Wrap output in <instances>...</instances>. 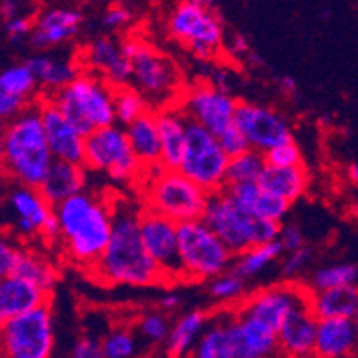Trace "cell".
<instances>
[{
	"instance_id": "9a60e30c",
	"label": "cell",
	"mask_w": 358,
	"mask_h": 358,
	"mask_svg": "<svg viewBox=\"0 0 358 358\" xmlns=\"http://www.w3.org/2000/svg\"><path fill=\"white\" fill-rule=\"evenodd\" d=\"M234 125L246 136L250 148L260 154L292 141V130L285 116L268 106L239 102Z\"/></svg>"
},
{
	"instance_id": "d590c367",
	"label": "cell",
	"mask_w": 358,
	"mask_h": 358,
	"mask_svg": "<svg viewBox=\"0 0 358 358\" xmlns=\"http://www.w3.org/2000/svg\"><path fill=\"white\" fill-rule=\"evenodd\" d=\"M38 80L27 63L9 64L0 73V95L15 96L29 103H36L34 93L38 90Z\"/></svg>"
},
{
	"instance_id": "1f68e13d",
	"label": "cell",
	"mask_w": 358,
	"mask_h": 358,
	"mask_svg": "<svg viewBox=\"0 0 358 358\" xmlns=\"http://www.w3.org/2000/svg\"><path fill=\"white\" fill-rule=\"evenodd\" d=\"M259 185L266 193L278 196L287 203H294L303 196L308 187V173L303 166L296 168H275L268 166Z\"/></svg>"
},
{
	"instance_id": "f907efd6",
	"label": "cell",
	"mask_w": 358,
	"mask_h": 358,
	"mask_svg": "<svg viewBox=\"0 0 358 358\" xmlns=\"http://www.w3.org/2000/svg\"><path fill=\"white\" fill-rule=\"evenodd\" d=\"M70 358H103L102 341L90 335H83L71 348Z\"/></svg>"
},
{
	"instance_id": "836d02e7",
	"label": "cell",
	"mask_w": 358,
	"mask_h": 358,
	"mask_svg": "<svg viewBox=\"0 0 358 358\" xmlns=\"http://www.w3.org/2000/svg\"><path fill=\"white\" fill-rule=\"evenodd\" d=\"M13 276H18V278L25 280L29 284L36 285L48 296H50L55 284H57V269H55L54 264L47 257L24 248V246H22L20 257H18Z\"/></svg>"
},
{
	"instance_id": "30bf717a",
	"label": "cell",
	"mask_w": 358,
	"mask_h": 358,
	"mask_svg": "<svg viewBox=\"0 0 358 358\" xmlns=\"http://www.w3.org/2000/svg\"><path fill=\"white\" fill-rule=\"evenodd\" d=\"M84 168L107 175L115 182H132L143 175V166L132 152L125 127L118 123L87 136Z\"/></svg>"
},
{
	"instance_id": "60d3db41",
	"label": "cell",
	"mask_w": 358,
	"mask_h": 358,
	"mask_svg": "<svg viewBox=\"0 0 358 358\" xmlns=\"http://www.w3.org/2000/svg\"><path fill=\"white\" fill-rule=\"evenodd\" d=\"M171 321H169L168 314L162 312L161 308L155 310H148L139 317L138 330L139 337L148 344H164L168 338L169 330H171Z\"/></svg>"
},
{
	"instance_id": "6da1fadb",
	"label": "cell",
	"mask_w": 358,
	"mask_h": 358,
	"mask_svg": "<svg viewBox=\"0 0 358 358\" xmlns=\"http://www.w3.org/2000/svg\"><path fill=\"white\" fill-rule=\"evenodd\" d=\"M139 216L141 210L127 205L115 209L113 236L95 266V275L106 284L154 287L168 282L143 244Z\"/></svg>"
},
{
	"instance_id": "11a10c76",
	"label": "cell",
	"mask_w": 358,
	"mask_h": 358,
	"mask_svg": "<svg viewBox=\"0 0 358 358\" xmlns=\"http://www.w3.org/2000/svg\"><path fill=\"white\" fill-rule=\"evenodd\" d=\"M180 307H182V296L178 294V292L169 291L159 298V308H161L162 312H166V314L178 310Z\"/></svg>"
},
{
	"instance_id": "74e56055",
	"label": "cell",
	"mask_w": 358,
	"mask_h": 358,
	"mask_svg": "<svg viewBox=\"0 0 358 358\" xmlns=\"http://www.w3.org/2000/svg\"><path fill=\"white\" fill-rule=\"evenodd\" d=\"M266 168V155L257 150H248L246 154L232 157L227 169V187L237 184H259Z\"/></svg>"
},
{
	"instance_id": "4dcf8cb0",
	"label": "cell",
	"mask_w": 358,
	"mask_h": 358,
	"mask_svg": "<svg viewBox=\"0 0 358 358\" xmlns=\"http://www.w3.org/2000/svg\"><path fill=\"white\" fill-rule=\"evenodd\" d=\"M132 152L141 162L143 169L161 164V134H159L157 113L150 110L136 120L132 125L125 127Z\"/></svg>"
},
{
	"instance_id": "8d00e7d4",
	"label": "cell",
	"mask_w": 358,
	"mask_h": 358,
	"mask_svg": "<svg viewBox=\"0 0 358 358\" xmlns=\"http://www.w3.org/2000/svg\"><path fill=\"white\" fill-rule=\"evenodd\" d=\"M358 284V266L353 262L328 264L314 271L310 278V291L323 292L331 289L350 287Z\"/></svg>"
},
{
	"instance_id": "7402d4cb",
	"label": "cell",
	"mask_w": 358,
	"mask_h": 358,
	"mask_svg": "<svg viewBox=\"0 0 358 358\" xmlns=\"http://www.w3.org/2000/svg\"><path fill=\"white\" fill-rule=\"evenodd\" d=\"M189 358H239L236 310H221L210 315L209 324Z\"/></svg>"
},
{
	"instance_id": "603a6c76",
	"label": "cell",
	"mask_w": 358,
	"mask_h": 358,
	"mask_svg": "<svg viewBox=\"0 0 358 358\" xmlns=\"http://www.w3.org/2000/svg\"><path fill=\"white\" fill-rule=\"evenodd\" d=\"M25 63L34 73L40 90L45 91V96L59 93L84 71L80 59L66 57V55L36 54L29 57Z\"/></svg>"
},
{
	"instance_id": "816d5d0a",
	"label": "cell",
	"mask_w": 358,
	"mask_h": 358,
	"mask_svg": "<svg viewBox=\"0 0 358 358\" xmlns=\"http://www.w3.org/2000/svg\"><path fill=\"white\" fill-rule=\"evenodd\" d=\"M207 83L210 86L217 87V90L224 91V93H230L232 95V86H234V75L232 71L229 70L223 64H217V66H213L209 71V77H207Z\"/></svg>"
},
{
	"instance_id": "9c48e42d",
	"label": "cell",
	"mask_w": 358,
	"mask_h": 358,
	"mask_svg": "<svg viewBox=\"0 0 358 358\" xmlns=\"http://www.w3.org/2000/svg\"><path fill=\"white\" fill-rule=\"evenodd\" d=\"M178 253L184 282L209 284L216 276L232 271L236 260V255L201 220L178 224Z\"/></svg>"
},
{
	"instance_id": "681fc988",
	"label": "cell",
	"mask_w": 358,
	"mask_h": 358,
	"mask_svg": "<svg viewBox=\"0 0 358 358\" xmlns=\"http://www.w3.org/2000/svg\"><path fill=\"white\" fill-rule=\"evenodd\" d=\"M32 31H34V16L31 15L15 16L11 20L4 22V32L9 38V41H13V43L20 41L25 36L31 38Z\"/></svg>"
},
{
	"instance_id": "5b68a950",
	"label": "cell",
	"mask_w": 358,
	"mask_h": 358,
	"mask_svg": "<svg viewBox=\"0 0 358 358\" xmlns=\"http://www.w3.org/2000/svg\"><path fill=\"white\" fill-rule=\"evenodd\" d=\"M145 209L154 210L173 223H191L203 217L210 194L182 175L162 164L143 169Z\"/></svg>"
},
{
	"instance_id": "d6986e66",
	"label": "cell",
	"mask_w": 358,
	"mask_h": 358,
	"mask_svg": "<svg viewBox=\"0 0 358 358\" xmlns=\"http://www.w3.org/2000/svg\"><path fill=\"white\" fill-rule=\"evenodd\" d=\"M40 107L45 136H47V143L55 161L84 166L86 138L64 118L63 113L47 96L40 100Z\"/></svg>"
},
{
	"instance_id": "e575fe53",
	"label": "cell",
	"mask_w": 358,
	"mask_h": 358,
	"mask_svg": "<svg viewBox=\"0 0 358 358\" xmlns=\"http://www.w3.org/2000/svg\"><path fill=\"white\" fill-rule=\"evenodd\" d=\"M282 253H284V248L280 246L278 241L252 246V248L244 250L243 253L236 255L232 271L248 282V280L262 275L264 271H268L271 268V264L282 257Z\"/></svg>"
},
{
	"instance_id": "7c38bea8",
	"label": "cell",
	"mask_w": 358,
	"mask_h": 358,
	"mask_svg": "<svg viewBox=\"0 0 358 358\" xmlns=\"http://www.w3.org/2000/svg\"><path fill=\"white\" fill-rule=\"evenodd\" d=\"M54 344L50 303L2 323V358H52Z\"/></svg>"
},
{
	"instance_id": "4fadbf2b",
	"label": "cell",
	"mask_w": 358,
	"mask_h": 358,
	"mask_svg": "<svg viewBox=\"0 0 358 358\" xmlns=\"http://www.w3.org/2000/svg\"><path fill=\"white\" fill-rule=\"evenodd\" d=\"M310 289L296 285L294 282H285L253 292L237 307L236 312L278 334L280 328L298 308L310 305Z\"/></svg>"
},
{
	"instance_id": "f1b7e54d",
	"label": "cell",
	"mask_w": 358,
	"mask_h": 358,
	"mask_svg": "<svg viewBox=\"0 0 358 358\" xmlns=\"http://www.w3.org/2000/svg\"><path fill=\"white\" fill-rule=\"evenodd\" d=\"M236 341L239 358H278V334L236 312Z\"/></svg>"
},
{
	"instance_id": "7bdbcfd3",
	"label": "cell",
	"mask_w": 358,
	"mask_h": 358,
	"mask_svg": "<svg viewBox=\"0 0 358 358\" xmlns=\"http://www.w3.org/2000/svg\"><path fill=\"white\" fill-rule=\"evenodd\" d=\"M264 155H266L268 166H275V168H296V166H303V162H301V150L296 145L294 139L269 150L268 154Z\"/></svg>"
},
{
	"instance_id": "44dd1931",
	"label": "cell",
	"mask_w": 358,
	"mask_h": 358,
	"mask_svg": "<svg viewBox=\"0 0 358 358\" xmlns=\"http://www.w3.org/2000/svg\"><path fill=\"white\" fill-rule=\"evenodd\" d=\"M317 328L319 319L310 310V305L298 308L280 328V353L287 358H314Z\"/></svg>"
},
{
	"instance_id": "8992f818",
	"label": "cell",
	"mask_w": 358,
	"mask_h": 358,
	"mask_svg": "<svg viewBox=\"0 0 358 358\" xmlns=\"http://www.w3.org/2000/svg\"><path fill=\"white\" fill-rule=\"evenodd\" d=\"M122 50L132 63V84L152 107L159 110L178 106L171 102L173 96L182 99V79L177 64L155 47L139 38L122 40Z\"/></svg>"
},
{
	"instance_id": "7a4b0ae2",
	"label": "cell",
	"mask_w": 358,
	"mask_h": 358,
	"mask_svg": "<svg viewBox=\"0 0 358 358\" xmlns=\"http://www.w3.org/2000/svg\"><path fill=\"white\" fill-rule=\"evenodd\" d=\"M61 227V244L68 259L83 268H95L113 236L115 210L90 191L54 207Z\"/></svg>"
},
{
	"instance_id": "277c9868",
	"label": "cell",
	"mask_w": 358,
	"mask_h": 358,
	"mask_svg": "<svg viewBox=\"0 0 358 358\" xmlns=\"http://www.w3.org/2000/svg\"><path fill=\"white\" fill-rule=\"evenodd\" d=\"M115 90L99 75L83 71L70 86L47 99L87 138L95 130L116 125Z\"/></svg>"
},
{
	"instance_id": "8fae6325",
	"label": "cell",
	"mask_w": 358,
	"mask_h": 358,
	"mask_svg": "<svg viewBox=\"0 0 358 358\" xmlns=\"http://www.w3.org/2000/svg\"><path fill=\"white\" fill-rule=\"evenodd\" d=\"M230 157L221 148L217 136L196 123L189 122L187 141H185L184 159H182V175L200 185L209 194L227 189V169Z\"/></svg>"
},
{
	"instance_id": "bcb514c9",
	"label": "cell",
	"mask_w": 358,
	"mask_h": 358,
	"mask_svg": "<svg viewBox=\"0 0 358 358\" xmlns=\"http://www.w3.org/2000/svg\"><path fill=\"white\" fill-rule=\"evenodd\" d=\"M217 139H220V145L221 148L224 150V154L229 155L230 159L237 157V155L241 154H246L248 150H252L250 148V143L248 139H246V136H244L236 125H232L230 129L224 130L223 134L217 136Z\"/></svg>"
},
{
	"instance_id": "5bb4252c",
	"label": "cell",
	"mask_w": 358,
	"mask_h": 358,
	"mask_svg": "<svg viewBox=\"0 0 358 358\" xmlns=\"http://www.w3.org/2000/svg\"><path fill=\"white\" fill-rule=\"evenodd\" d=\"M239 100L230 93L210 86L207 80L193 84L184 91L178 107L189 122L203 127L210 134L221 136L236 122Z\"/></svg>"
},
{
	"instance_id": "52a82bcc",
	"label": "cell",
	"mask_w": 358,
	"mask_h": 358,
	"mask_svg": "<svg viewBox=\"0 0 358 358\" xmlns=\"http://www.w3.org/2000/svg\"><path fill=\"white\" fill-rule=\"evenodd\" d=\"M201 221L223 241L234 255H239L252 246L275 243L278 241L282 227L275 221L250 216L234 201L227 189L210 194Z\"/></svg>"
},
{
	"instance_id": "cb8c5ba5",
	"label": "cell",
	"mask_w": 358,
	"mask_h": 358,
	"mask_svg": "<svg viewBox=\"0 0 358 358\" xmlns=\"http://www.w3.org/2000/svg\"><path fill=\"white\" fill-rule=\"evenodd\" d=\"M157 113L159 134H161V164L166 169L178 171L184 159L185 141H187V129L189 120L185 118L178 106L166 107Z\"/></svg>"
},
{
	"instance_id": "94428289",
	"label": "cell",
	"mask_w": 358,
	"mask_h": 358,
	"mask_svg": "<svg viewBox=\"0 0 358 358\" xmlns=\"http://www.w3.org/2000/svg\"><path fill=\"white\" fill-rule=\"evenodd\" d=\"M353 323H355V327H357V331H358V312H357V315H355Z\"/></svg>"
},
{
	"instance_id": "ba28073f",
	"label": "cell",
	"mask_w": 358,
	"mask_h": 358,
	"mask_svg": "<svg viewBox=\"0 0 358 358\" xmlns=\"http://www.w3.org/2000/svg\"><path fill=\"white\" fill-rule=\"evenodd\" d=\"M168 32L196 59L209 63L224 48V27L213 2L184 0L168 16Z\"/></svg>"
},
{
	"instance_id": "2e32d148",
	"label": "cell",
	"mask_w": 358,
	"mask_h": 358,
	"mask_svg": "<svg viewBox=\"0 0 358 358\" xmlns=\"http://www.w3.org/2000/svg\"><path fill=\"white\" fill-rule=\"evenodd\" d=\"M6 213L9 214L8 224L13 236L20 241H32L41 237V230L54 213V207L38 187L9 182Z\"/></svg>"
},
{
	"instance_id": "db71d44e",
	"label": "cell",
	"mask_w": 358,
	"mask_h": 358,
	"mask_svg": "<svg viewBox=\"0 0 358 358\" xmlns=\"http://www.w3.org/2000/svg\"><path fill=\"white\" fill-rule=\"evenodd\" d=\"M40 241H43V243L47 244H55L61 241V227L54 213H52V216L48 217L47 223H45L43 230H41Z\"/></svg>"
},
{
	"instance_id": "83f0119b",
	"label": "cell",
	"mask_w": 358,
	"mask_h": 358,
	"mask_svg": "<svg viewBox=\"0 0 358 358\" xmlns=\"http://www.w3.org/2000/svg\"><path fill=\"white\" fill-rule=\"evenodd\" d=\"M86 171L87 169L80 164L54 161L40 185L41 194L52 207H57L75 194L86 191Z\"/></svg>"
},
{
	"instance_id": "6f0895ef",
	"label": "cell",
	"mask_w": 358,
	"mask_h": 358,
	"mask_svg": "<svg viewBox=\"0 0 358 358\" xmlns=\"http://www.w3.org/2000/svg\"><path fill=\"white\" fill-rule=\"evenodd\" d=\"M280 90L284 91L285 95H294L296 91H298V83L292 77L285 75V77L280 79Z\"/></svg>"
},
{
	"instance_id": "ac0fdd59",
	"label": "cell",
	"mask_w": 358,
	"mask_h": 358,
	"mask_svg": "<svg viewBox=\"0 0 358 358\" xmlns=\"http://www.w3.org/2000/svg\"><path fill=\"white\" fill-rule=\"evenodd\" d=\"M84 71L102 77L113 87L132 84V63L122 50V40L115 36H100L86 45L80 54Z\"/></svg>"
},
{
	"instance_id": "ffe728a7",
	"label": "cell",
	"mask_w": 358,
	"mask_h": 358,
	"mask_svg": "<svg viewBox=\"0 0 358 358\" xmlns=\"http://www.w3.org/2000/svg\"><path fill=\"white\" fill-rule=\"evenodd\" d=\"M83 22L84 15L79 9L61 6L41 9L34 16V31L29 38V43L36 50L61 47L79 34Z\"/></svg>"
},
{
	"instance_id": "680465c9",
	"label": "cell",
	"mask_w": 358,
	"mask_h": 358,
	"mask_svg": "<svg viewBox=\"0 0 358 358\" xmlns=\"http://www.w3.org/2000/svg\"><path fill=\"white\" fill-rule=\"evenodd\" d=\"M348 178H350L351 184L358 187V162H351L348 166Z\"/></svg>"
},
{
	"instance_id": "7dc6e473",
	"label": "cell",
	"mask_w": 358,
	"mask_h": 358,
	"mask_svg": "<svg viewBox=\"0 0 358 358\" xmlns=\"http://www.w3.org/2000/svg\"><path fill=\"white\" fill-rule=\"evenodd\" d=\"M134 18V13L132 9L127 8L123 4H116L107 8L106 11L100 16V25L107 31H120V29H125L127 25H130Z\"/></svg>"
},
{
	"instance_id": "9f6ffc18",
	"label": "cell",
	"mask_w": 358,
	"mask_h": 358,
	"mask_svg": "<svg viewBox=\"0 0 358 358\" xmlns=\"http://www.w3.org/2000/svg\"><path fill=\"white\" fill-rule=\"evenodd\" d=\"M25 6L22 2H16V0H2V4H0V13H2V18L6 20H11L15 16L25 15L24 11Z\"/></svg>"
},
{
	"instance_id": "f6af8a7d",
	"label": "cell",
	"mask_w": 358,
	"mask_h": 358,
	"mask_svg": "<svg viewBox=\"0 0 358 358\" xmlns=\"http://www.w3.org/2000/svg\"><path fill=\"white\" fill-rule=\"evenodd\" d=\"M20 252L22 244H18V241H15L13 237L11 239L6 236L2 237V243H0V278L13 276Z\"/></svg>"
},
{
	"instance_id": "c3c4849f",
	"label": "cell",
	"mask_w": 358,
	"mask_h": 358,
	"mask_svg": "<svg viewBox=\"0 0 358 358\" xmlns=\"http://www.w3.org/2000/svg\"><path fill=\"white\" fill-rule=\"evenodd\" d=\"M280 246L284 248V253L298 252V250L305 248V236L296 223H282L280 227L278 236Z\"/></svg>"
},
{
	"instance_id": "d6a6232c",
	"label": "cell",
	"mask_w": 358,
	"mask_h": 358,
	"mask_svg": "<svg viewBox=\"0 0 358 358\" xmlns=\"http://www.w3.org/2000/svg\"><path fill=\"white\" fill-rule=\"evenodd\" d=\"M310 310L319 321L324 319H355L358 312V285L312 292Z\"/></svg>"
},
{
	"instance_id": "91938a15",
	"label": "cell",
	"mask_w": 358,
	"mask_h": 358,
	"mask_svg": "<svg viewBox=\"0 0 358 358\" xmlns=\"http://www.w3.org/2000/svg\"><path fill=\"white\" fill-rule=\"evenodd\" d=\"M246 61H248L250 64H255V66H260V64H262V59H260V57L255 54V52H250V55H248V57H246Z\"/></svg>"
},
{
	"instance_id": "f546056e",
	"label": "cell",
	"mask_w": 358,
	"mask_h": 358,
	"mask_svg": "<svg viewBox=\"0 0 358 358\" xmlns=\"http://www.w3.org/2000/svg\"><path fill=\"white\" fill-rule=\"evenodd\" d=\"M210 315L203 310H189L178 315L171 324L164 350L168 358H189L209 324Z\"/></svg>"
},
{
	"instance_id": "ee69618b",
	"label": "cell",
	"mask_w": 358,
	"mask_h": 358,
	"mask_svg": "<svg viewBox=\"0 0 358 358\" xmlns=\"http://www.w3.org/2000/svg\"><path fill=\"white\" fill-rule=\"evenodd\" d=\"M312 259V250L308 246L298 250V252L285 253L284 260H282V266H280V275L285 282H294L301 273L307 269V266L310 264Z\"/></svg>"
},
{
	"instance_id": "d4e9b609",
	"label": "cell",
	"mask_w": 358,
	"mask_h": 358,
	"mask_svg": "<svg viewBox=\"0 0 358 358\" xmlns=\"http://www.w3.org/2000/svg\"><path fill=\"white\" fill-rule=\"evenodd\" d=\"M358 348V331L353 319L319 321L314 358H353Z\"/></svg>"
},
{
	"instance_id": "b9f144b4",
	"label": "cell",
	"mask_w": 358,
	"mask_h": 358,
	"mask_svg": "<svg viewBox=\"0 0 358 358\" xmlns=\"http://www.w3.org/2000/svg\"><path fill=\"white\" fill-rule=\"evenodd\" d=\"M207 289H209L210 298L216 299V301H221V303H234V301H241L244 298L246 280H243L234 271H229L210 280Z\"/></svg>"
},
{
	"instance_id": "f35d334b",
	"label": "cell",
	"mask_w": 358,
	"mask_h": 358,
	"mask_svg": "<svg viewBox=\"0 0 358 358\" xmlns=\"http://www.w3.org/2000/svg\"><path fill=\"white\" fill-rule=\"evenodd\" d=\"M115 113L116 123L129 127L150 113V103L134 86H123L115 90Z\"/></svg>"
},
{
	"instance_id": "4316f807",
	"label": "cell",
	"mask_w": 358,
	"mask_h": 358,
	"mask_svg": "<svg viewBox=\"0 0 358 358\" xmlns=\"http://www.w3.org/2000/svg\"><path fill=\"white\" fill-rule=\"evenodd\" d=\"M47 303H50L48 294L40 291L36 285L29 284L18 276L0 278V321L2 323Z\"/></svg>"
},
{
	"instance_id": "e0dca14e",
	"label": "cell",
	"mask_w": 358,
	"mask_h": 358,
	"mask_svg": "<svg viewBox=\"0 0 358 358\" xmlns=\"http://www.w3.org/2000/svg\"><path fill=\"white\" fill-rule=\"evenodd\" d=\"M139 230L146 252L154 259L168 282L182 280L178 253V224L168 217L145 209L139 216Z\"/></svg>"
},
{
	"instance_id": "3957f363",
	"label": "cell",
	"mask_w": 358,
	"mask_h": 358,
	"mask_svg": "<svg viewBox=\"0 0 358 358\" xmlns=\"http://www.w3.org/2000/svg\"><path fill=\"white\" fill-rule=\"evenodd\" d=\"M54 161L38 100L18 118L6 123L2 134L4 173L9 182L40 189Z\"/></svg>"
},
{
	"instance_id": "f5cc1de1",
	"label": "cell",
	"mask_w": 358,
	"mask_h": 358,
	"mask_svg": "<svg viewBox=\"0 0 358 358\" xmlns=\"http://www.w3.org/2000/svg\"><path fill=\"white\" fill-rule=\"evenodd\" d=\"M224 47L230 55H236V57H248L250 55V45L248 40L244 38L243 34H232L230 40L224 41Z\"/></svg>"
},
{
	"instance_id": "ab89813d",
	"label": "cell",
	"mask_w": 358,
	"mask_h": 358,
	"mask_svg": "<svg viewBox=\"0 0 358 358\" xmlns=\"http://www.w3.org/2000/svg\"><path fill=\"white\" fill-rule=\"evenodd\" d=\"M103 358H136L138 357V337L130 328H110L102 337Z\"/></svg>"
},
{
	"instance_id": "484cf974",
	"label": "cell",
	"mask_w": 358,
	"mask_h": 358,
	"mask_svg": "<svg viewBox=\"0 0 358 358\" xmlns=\"http://www.w3.org/2000/svg\"><path fill=\"white\" fill-rule=\"evenodd\" d=\"M227 191L241 209L246 210L250 216L257 217V220L275 221V223L282 224L291 209V203L266 193L259 184L229 185Z\"/></svg>"
}]
</instances>
